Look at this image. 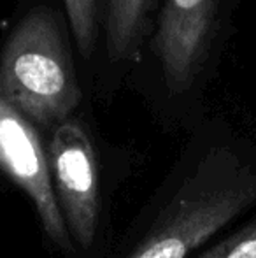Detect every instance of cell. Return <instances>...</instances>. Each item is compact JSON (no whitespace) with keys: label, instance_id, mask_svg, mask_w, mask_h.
<instances>
[{"label":"cell","instance_id":"obj_1","mask_svg":"<svg viewBox=\"0 0 256 258\" xmlns=\"http://www.w3.org/2000/svg\"><path fill=\"white\" fill-rule=\"evenodd\" d=\"M256 207V158L209 151L174 190L127 258H188Z\"/></svg>","mask_w":256,"mask_h":258},{"label":"cell","instance_id":"obj_2","mask_svg":"<svg viewBox=\"0 0 256 258\" xmlns=\"http://www.w3.org/2000/svg\"><path fill=\"white\" fill-rule=\"evenodd\" d=\"M0 92L28 119L46 126L68 119L77 107L81 90L70 53L49 11L28 13L7 39L0 60Z\"/></svg>","mask_w":256,"mask_h":258},{"label":"cell","instance_id":"obj_3","mask_svg":"<svg viewBox=\"0 0 256 258\" xmlns=\"http://www.w3.org/2000/svg\"><path fill=\"white\" fill-rule=\"evenodd\" d=\"M58 207L72 241L90 249L100 218L99 167L88 132L77 121L58 123L48 150Z\"/></svg>","mask_w":256,"mask_h":258},{"label":"cell","instance_id":"obj_4","mask_svg":"<svg viewBox=\"0 0 256 258\" xmlns=\"http://www.w3.org/2000/svg\"><path fill=\"white\" fill-rule=\"evenodd\" d=\"M0 170L34 202L41 225L51 242L74 255V242L58 207L48 153L37 132L13 102L0 92Z\"/></svg>","mask_w":256,"mask_h":258},{"label":"cell","instance_id":"obj_5","mask_svg":"<svg viewBox=\"0 0 256 258\" xmlns=\"http://www.w3.org/2000/svg\"><path fill=\"white\" fill-rule=\"evenodd\" d=\"M214 13L216 0H165L154 51L172 93L192 86L211 41Z\"/></svg>","mask_w":256,"mask_h":258},{"label":"cell","instance_id":"obj_6","mask_svg":"<svg viewBox=\"0 0 256 258\" xmlns=\"http://www.w3.org/2000/svg\"><path fill=\"white\" fill-rule=\"evenodd\" d=\"M149 0H109L106 42L113 61L132 60L140 49Z\"/></svg>","mask_w":256,"mask_h":258},{"label":"cell","instance_id":"obj_7","mask_svg":"<svg viewBox=\"0 0 256 258\" xmlns=\"http://www.w3.org/2000/svg\"><path fill=\"white\" fill-rule=\"evenodd\" d=\"M79 53L92 58L97 41V0H63Z\"/></svg>","mask_w":256,"mask_h":258},{"label":"cell","instance_id":"obj_8","mask_svg":"<svg viewBox=\"0 0 256 258\" xmlns=\"http://www.w3.org/2000/svg\"><path fill=\"white\" fill-rule=\"evenodd\" d=\"M197 258H256V216L202 251Z\"/></svg>","mask_w":256,"mask_h":258}]
</instances>
